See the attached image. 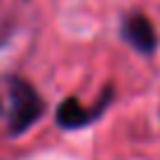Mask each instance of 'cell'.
I'll use <instances>...</instances> for the list:
<instances>
[{"label":"cell","mask_w":160,"mask_h":160,"mask_svg":"<svg viewBox=\"0 0 160 160\" xmlns=\"http://www.w3.org/2000/svg\"><path fill=\"white\" fill-rule=\"evenodd\" d=\"M45 111V101L24 78H10V134H24Z\"/></svg>","instance_id":"obj_1"},{"label":"cell","mask_w":160,"mask_h":160,"mask_svg":"<svg viewBox=\"0 0 160 160\" xmlns=\"http://www.w3.org/2000/svg\"><path fill=\"white\" fill-rule=\"evenodd\" d=\"M111 97H113V90L108 87L94 108L82 106L78 99H73V97L64 99V101L59 104V108H57V122H59V127H64V130H78V127L90 125L92 120H97L101 113H104V108L108 106Z\"/></svg>","instance_id":"obj_2"},{"label":"cell","mask_w":160,"mask_h":160,"mask_svg":"<svg viewBox=\"0 0 160 160\" xmlns=\"http://www.w3.org/2000/svg\"><path fill=\"white\" fill-rule=\"evenodd\" d=\"M122 35L134 50H139L141 54H151L158 47V35L151 24V19L146 14H130L122 24Z\"/></svg>","instance_id":"obj_3"},{"label":"cell","mask_w":160,"mask_h":160,"mask_svg":"<svg viewBox=\"0 0 160 160\" xmlns=\"http://www.w3.org/2000/svg\"><path fill=\"white\" fill-rule=\"evenodd\" d=\"M0 111H2V106H0Z\"/></svg>","instance_id":"obj_4"}]
</instances>
